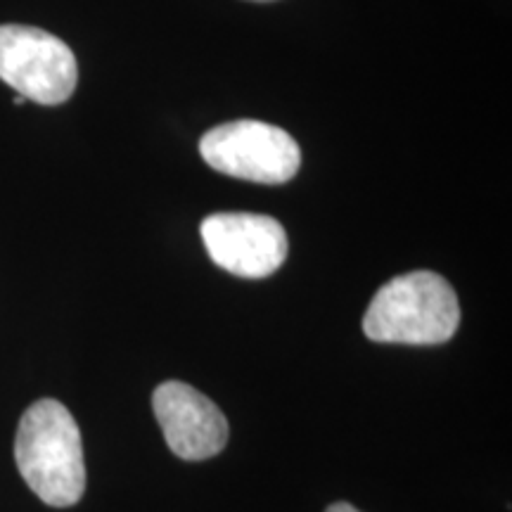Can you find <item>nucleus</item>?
I'll return each mask as SVG.
<instances>
[{"label":"nucleus","mask_w":512,"mask_h":512,"mask_svg":"<svg viewBox=\"0 0 512 512\" xmlns=\"http://www.w3.org/2000/svg\"><path fill=\"white\" fill-rule=\"evenodd\" d=\"M15 460L43 503L69 508L81 501L86 491L81 432L60 401L41 399L27 408L17 427Z\"/></svg>","instance_id":"nucleus-1"},{"label":"nucleus","mask_w":512,"mask_h":512,"mask_svg":"<svg viewBox=\"0 0 512 512\" xmlns=\"http://www.w3.org/2000/svg\"><path fill=\"white\" fill-rule=\"evenodd\" d=\"M458 325V294L432 271H413L384 283L363 318V332L373 342L411 347L444 344Z\"/></svg>","instance_id":"nucleus-2"},{"label":"nucleus","mask_w":512,"mask_h":512,"mask_svg":"<svg viewBox=\"0 0 512 512\" xmlns=\"http://www.w3.org/2000/svg\"><path fill=\"white\" fill-rule=\"evenodd\" d=\"M166 444L183 460L219 456L228 444V420L214 401L185 382H164L152 396Z\"/></svg>","instance_id":"nucleus-6"},{"label":"nucleus","mask_w":512,"mask_h":512,"mask_svg":"<svg viewBox=\"0 0 512 512\" xmlns=\"http://www.w3.org/2000/svg\"><path fill=\"white\" fill-rule=\"evenodd\" d=\"M254 3H273V0H254Z\"/></svg>","instance_id":"nucleus-9"},{"label":"nucleus","mask_w":512,"mask_h":512,"mask_svg":"<svg viewBox=\"0 0 512 512\" xmlns=\"http://www.w3.org/2000/svg\"><path fill=\"white\" fill-rule=\"evenodd\" d=\"M325 512H361V510H356L354 505H349V503H335V505H330Z\"/></svg>","instance_id":"nucleus-7"},{"label":"nucleus","mask_w":512,"mask_h":512,"mask_svg":"<svg viewBox=\"0 0 512 512\" xmlns=\"http://www.w3.org/2000/svg\"><path fill=\"white\" fill-rule=\"evenodd\" d=\"M200 230L211 261L238 278H268L290 252L285 228L264 214L226 211L207 216Z\"/></svg>","instance_id":"nucleus-5"},{"label":"nucleus","mask_w":512,"mask_h":512,"mask_svg":"<svg viewBox=\"0 0 512 512\" xmlns=\"http://www.w3.org/2000/svg\"><path fill=\"white\" fill-rule=\"evenodd\" d=\"M0 79L38 105H62L76 91L79 64L72 48L48 31L3 24Z\"/></svg>","instance_id":"nucleus-4"},{"label":"nucleus","mask_w":512,"mask_h":512,"mask_svg":"<svg viewBox=\"0 0 512 512\" xmlns=\"http://www.w3.org/2000/svg\"><path fill=\"white\" fill-rule=\"evenodd\" d=\"M22 102H27V98H22V95H15V105H22Z\"/></svg>","instance_id":"nucleus-8"},{"label":"nucleus","mask_w":512,"mask_h":512,"mask_svg":"<svg viewBox=\"0 0 512 512\" xmlns=\"http://www.w3.org/2000/svg\"><path fill=\"white\" fill-rule=\"evenodd\" d=\"M200 155L219 174L261 185L292 181L302 164V152L290 133L254 119L211 128L200 140Z\"/></svg>","instance_id":"nucleus-3"}]
</instances>
